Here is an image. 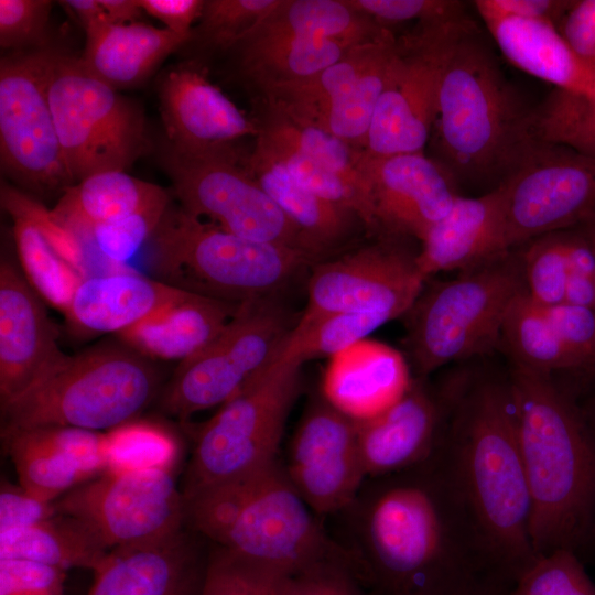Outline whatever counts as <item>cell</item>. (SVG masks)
<instances>
[{
  "instance_id": "1",
  "label": "cell",
  "mask_w": 595,
  "mask_h": 595,
  "mask_svg": "<svg viewBox=\"0 0 595 595\" xmlns=\"http://www.w3.org/2000/svg\"><path fill=\"white\" fill-rule=\"evenodd\" d=\"M342 512L350 519L344 549L355 574L378 595H454L504 582L485 562L431 459L366 479Z\"/></svg>"
},
{
  "instance_id": "2",
  "label": "cell",
  "mask_w": 595,
  "mask_h": 595,
  "mask_svg": "<svg viewBox=\"0 0 595 595\" xmlns=\"http://www.w3.org/2000/svg\"><path fill=\"white\" fill-rule=\"evenodd\" d=\"M431 462L490 571L512 585L538 556L509 378L459 371Z\"/></svg>"
},
{
  "instance_id": "3",
  "label": "cell",
  "mask_w": 595,
  "mask_h": 595,
  "mask_svg": "<svg viewBox=\"0 0 595 595\" xmlns=\"http://www.w3.org/2000/svg\"><path fill=\"white\" fill-rule=\"evenodd\" d=\"M533 109L502 74L472 21L457 35L442 71L430 139L432 158L458 185L489 191L510 177L539 145Z\"/></svg>"
},
{
  "instance_id": "4",
  "label": "cell",
  "mask_w": 595,
  "mask_h": 595,
  "mask_svg": "<svg viewBox=\"0 0 595 595\" xmlns=\"http://www.w3.org/2000/svg\"><path fill=\"white\" fill-rule=\"evenodd\" d=\"M531 501L537 555L575 548L595 518V434L554 378L508 375Z\"/></svg>"
},
{
  "instance_id": "5",
  "label": "cell",
  "mask_w": 595,
  "mask_h": 595,
  "mask_svg": "<svg viewBox=\"0 0 595 595\" xmlns=\"http://www.w3.org/2000/svg\"><path fill=\"white\" fill-rule=\"evenodd\" d=\"M184 500L190 530L280 575L324 562L354 570L349 553L315 520L279 458Z\"/></svg>"
},
{
  "instance_id": "6",
  "label": "cell",
  "mask_w": 595,
  "mask_h": 595,
  "mask_svg": "<svg viewBox=\"0 0 595 595\" xmlns=\"http://www.w3.org/2000/svg\"><path fill=\"white\" fill-rule=\"evenodd\" d=\"M159 381L154 366L129 346L68 355L1 404L2 434L52 425L108 432L132 421L153 399Z\"/></svg>"
},
{
  "instance_id": "7",
  "label": "cell",
  "mask_w": 595,
  "mask_h": 595,
  "mask_svg": "<svg viewBox=\"0 0 595 595\" xmlns=\"http://www.w3.org/2000/svg\"><path fill=\"white\" fill-rule=\"evenodd\" d=\"M527 291L520 248L445 281L426 280L403 315L404 345L415 376L499 347L504 317Z\"/></svg>"
},
{
  "instance_id": "8",
  "label": "cell",
  "mask_w": 595,
  "mask_h": 595,
  "mask_svg": "<svg viewBox=\"0 0 595 595\" xmlns=\"http://www.w3.org/2000/svg\"><path fill=\"white\" fill-rule=\"evenodd\" d=\"M150 240L149 264L159 280L235 303L274 296L313 261L298 250L239 237L170 206Z\"/></svg>"
},
{
  "instance_id": "9",
  "label": "cell",
  "mask_w": 595,
  "mask_h": 595,
  "mask_svg": "<svg viewBox=\"0 0 595 595\" xmlns=\"http://www.w3.org/2000/svg\"><path fill=\"white\" fill-rule=\"evenodd\" d=\"M302 365L278 354L199 428L184 499L278 458L288 415L300 393Z\"/></svg>"
},
{
  "instance_id": "10",
  "label": "cell",
  "mask_w": 595,
  "mask_h": 595,
  "mask_svg": "<svg viewBox=\"0 0 595 595\" xmlns=\"http://www.w3.org/2000/svg\"><path fill=\"white\" fill-rule=\"evenodd\" d=\"M47 97L74 184L95 173L127 171L145 152L142 111L91 75L79 57L50 50Z\"/></svg>"
},
{
  "instance_id": "11",
  "label": "cell",
  "mask_w": 595,
  "mask_h": 595,
  "mask_svg": "<svg viewBox=\"0 0 595 595\" xmlns=\"http://www.w3.org/2000/svg\"><path fill=\"white\" fill-rule=\"evenodd\" d=\"M295 324L274 296L242 302L207 346L180 363L162 393V410L186 420L221 405L273 363Z\"/></svg>"
},
{
  "instance_id": "12",
  "label": "cell",
  "mask_w": 595,
  "mask_h": 595,
  "mask_svg": "<svg viewBox=\"0 0 595 595\" xmlns=\"http://www.w3.org/2000/svg\"><path fill=\"white\" fill-rule=\"evenodd\" d=\"M161 156L185 213L198 219L208 217L239 237L291 248L314 260L298 229L230 145L194 153L167 145Z\"/></svg>"
},
{
  "instance_id": "13",
  "label": "cell",
  "mask_w": 595,
  "mask_h": 595,
  "mask_svg": "<svg viewBox=\"0 0 595 595\" xmlns=\"http://www.w3.org/2000/svg\"><path fill=\"white\" fill-rule=\"evenodd\" d=\"M473 20L416 23L397 36L365 151L374 158L423 152L436 115L440 79L450 50Z\"/></svg>"
},
{
  "instance_id": "14",
  "label": "cell",
  "mask_w": 595,
  "mask_h": 595,
  "mask_svg": "<svg viewBox=\"0 0 595 595\" xmlns=\"http://www.w3.org/2000/svg\"><path fill=\"white\" fill-rule=\"evenodd\" d=\"M109 549L164 541L186 527L185 500L171 469L105 472L54 501Z\"/></svg>"
},
{
  "instance_id": "15",
  "label": "cell",
  "mask_w": 595,
  "mask_h": 595,
  "mask_svg": "<svg viewBox=\"0 0 595 595\" xmlns=\"http://www.w3.org/2000/svg\"><path fill=\"white\" fill-rule=\"evenodd\" d=\"M50 50L14 52L0 63L2 167L37 193L74 185L63 156L47 97Z\"/></svg>"
},
{
  "instance_id": "16",
  "label": "cell",
  "mask_w": 595,
  "mask_h": 595,
  "mask_svg": "<svg viewBox=\"0 0 595 595\" xmlns=\"http://www.w3.org/2000/svg\"><path fill=\"white\" fill-rule=\"evenodd\" d=\"M504 183L509 250L595 221V156L540 142Z\"/></svg>"
},
{
  "instance_id": "17",
  "label": "cell",
  "mask_w": 595,
  "mask_h": 595,
  "mask_svg": "<svg viewBox=\"0 0 595 595\" xmlns=\"http://www.w3.org/2000/svg\"><path fill=\"white\" fill-rule=\"evenodd\" d=\"M425 281L416 255L392 241L361 247L314 264L306 307L299 320L358 312L392 321L410 310Z\"/></svg>"
},
{
  "instance_id": "18",
  "label": "cell",
  "mask_w": 595,
  "mask_h": 595,
  "mask_svg": "<svg viewBox=\"0 0 595 595\" xmlns=\"http://www.w3.org/2000/svg\"><path fill=\"white\" fill-rule=\"evenodd\" d=\"M283 466L314 513L342 512L353 504L367 479L356 422L321 394L314 398L293 433Z\"/></svg>"
},
{
  "instance_id": "19",
  "label": "cell",
  "mask_w": 595,
  "mask_h": 595,
  "mask_svg": "<svg viewBox=\"0 0 595 595\" xmlns=\"http://www.w3.org/2000/svg\"><path fill=\"white\" fill-rule=\"evenodd\" d=\"M454 396L453 375L439 387L415 377L382 413L356 422L366 478L404 472L429 462L440 447Z\"/></svg>"
},
{
  "instance_id": "20",
  "label": "cell",
  "mask_w": 595,
  "mask_h": 595,
  "mask_svg": "<svg viewBox=\"0 0 595 595\" xmlns=\"http://www.w3.org/2000/svg\"><path fill=\"white\" fill-rule=\"evenodd\" d=\"M365 173L376 230L391 237L422 241L459 195L451 177L424 152L382 158L366 153Z\"/></svg>"
},
{
  "instance_id": "21",
  "label": "cell",
  "mask_w": 595,
  "mask_h": 595,
  "mask_svg": "<svg viewBox=\"0 0 595 595\" xmlns=\"http://www.w3.org/2000/svg\"><path fill=\"white\" fill-rule=\"evenodd\" d=\"M41 296L22 270L7 258L0 263V401L15 398L52 371L68 355Z\"/></svg>"
},
{
  "instance_id": "22",
  "label": "cell",
  "mask_w": 595,
  "mask_h": 595,
  "mask_svg": "<svg viewBox=\"0 0 595 595\" xmlns=\"http://www.w3.org/2000/svg\"><path fill=\"white\" fill-rule=\"evenodd\" d=\"M196 536L184 529L161 542L110 550L88 595H201L209 553Z\"/></svg>"
},
{
  "instance_id": "23",
  "label": "cell",
  "mask_w": 595,
  "mask_h": 595,
  "mask_svg": "<svg viewBox=\"0 0 595 595\" xmlns=\"http://www.w3.org/2000/svg\"><path fill=\"white\" fill-rule=\"evenodd\" d=\"M167 145L194 153L258 134V126L216 85L191 67L170 71L159 87Z\"/></svg>"
},
{
  "instance_id": "24",
  "label": "cell",
  "mask_w": 595,
  "mask_h": 595,
  "mask_svg": "<svg viewBox=\"0 0 595 595\" xmlns=\"http://www.w3.org/2000/svg\"><path fill=\"white\" fill-rule=\"evenodd\" d=\"M421 242L416 263L426 280L443 271L466 272L505 255V183L480 196L458 195Z\"/></svg>"
},
{
  "instance_id": "25",
  "label": "cell",
  "mask_w": 595,
  "mask_h": 595,
  "mask_svg": "<svg viewBox=\"0 0 595 595\" xmlns=\"http://www.w3.org/2000/svg\"><path fill=\"white\" fill-rule=\"evenodd\" d=\"M412 379L399 350L365 338L329 357L321 396L353 421L361 422L396 403Z\"/></svg>"
},
{
  "instance_id": "26",
  "label": "cell",
  "mask_w": 595,
  "mask_h": 595,
  "mask_svg": "<svg viewBox=\"0 0 595 595\" xmlns=\"http://www.w3.org/2000/svg\"><path fill=\"white\" fill-rule=\"evenodd\" d=\"M186 292L123 268L84 278L64 314L80 334L119 335Z\"/></svg>"
},
{
  "instance_id": "27",
  "label": "cell",
  "mask_w": 595,
  "mask_h": 595,
  "mask_svg": "<svg viewBox=\"0 0 595 595\" xmlns=\"http://www.w3.org/2000/svg\"><path fill=\"white\" fill-rule=\"evenodd\" d=\"M241 303L187 291L119 336L147 358L181 363L207 346Z\"/></svg>"
},
{
  "instance_id": "28",
  "label": "cell",
  "mask_w": 595,
  "mask_h": 595,
  "mask_svg": "<svg viewBox=\"0 0 595 595\" xmlns=\"http://www.w3.org/2000/svg\"><path fill=\"white\" fill-rule=\"evenodd\" d=\"M483 22L501 54L517 68L562 91L587 95L593 89L595 69L575 55L552 22L518 17Z\"/></svg>"
},
{
  "instance_id": "29",
  "label": "cell",
  "mask_w": 595,
  "mask_h": 595,
  "mask_svg": "<svg viewBox=\"0 0 595 595\" xmlns=\"http://www.w3.org/2000/svg\"><path fill=\"white\" fill-rule=\"evenodd\" d=\"M79 57L95 77L119 90L142 83L172 52L188 43L190 35L134 22L105 20L85 31Z\"/></svg>"
},
{
  "instance_id": "30",
  "label": "cell",
  "mask_w": 595,
  "mask_h": 595,
  "mask_svg": "<svg viewBox=\"0 0 595 595\" xmlns=\"http://www.w3.org/2000/svg\"><path fill=\"white\" fill-rule=\"evenodd\" d=\"M246 166L298 229L314 260L344 241L354 221L359 220L350 209L300 185L279 161L257 147Z\"/></svg>"
},
{
  "instance_id": "31",
  "label": "cell",
  "mask_w": 595,
  "mask_h": 595,
  "mask_svg": "<svg viewBox=\"0 0 595 595\" xmlns=\"http://www.w3.org/2000/svg\"><path fill=\"white\" fill-rule=\"evenodd\" d=\"M396 39L393 31L387 29L378 37L354 46L316 75L262 91L263 101L296 121L315 126L356 89L364 74L393 46Z\"/></svg>"
},
{
  "instance_id": "32",
  "label": "cell",
  "mask_w": 595,
  "mask_h": 595,
  "mask_svg": "<svg viewBox=\"0 0 595 595\" xmlns=\"http://www.w3.org/2000/svg\"><path fill=\"white\" fill-rule=\"evenodd\" d=\"M354 46L326 39L248 35L234 48L242 75L262 93L316 75Z\"/></svg>"
},
{
  "instance_id": "33",
  "label": "cell",
  "mask_w": 595,
  "mask_h": 595,
  "mask_svg": "<svg viewBox=\"0 0 595 595\" xmlns=\"http://www.w3.org/2000/svg\"><path fill=\"white\" fill-rule=\"evenodd\" d=\"M169 198L160 186L112 170L91 174L69 186L52 217L66 229L83 230L126 217Z\"/></svg>"
},
{
  "instance_id": "34",
  "label": "cell",
  "mask_w": 595,
  "mask_h": 595,
  "mask_svg": "<svg viewBox=\"0 0 595 595\" xmlns=\"http://www.w3.org/2000/svg\"><path fill=\"white\" fill-rule=\"evenodd\" d=\"M109 551L85 523L58 512L33 526L0 532V559L31 560L63 571L94 572Z\"/></svg>"
},
{
  "instance_id": "35",
  "label": "cell",
  "mask_w": 595,
  "mask_h": 595,
  "mask_svg": "<svg viewBox=\"0 0 595 595\" xmlns=\"http://www.w3.org/2000/svg\"><path fill=\"white\" fill-rule=\"evenodd\" d=\"M64 429L52 425L2 434L20 486L47 502L87 482L69 453Z\"/></svg>"
},
{
  "instance_id": "36",
  "label": "cell",
  "mask_w": 595,
  "mask_h": 595,
  "mask_svg": "<svg viewBox=\"0 0 595 595\" xmlns=\"http://www.w3.org/2000/svg\"><path fill=\"white\" fill-rule=\"evenodd\" d=\"M387 29L346 0H281L248 35L326 39L359 45Z\"/></svg>"
},
{
  "instance_id": "37",
  "label": "cell",
  "mask_w": 595,
  "mask_h": 595,
  "mask_svg": "<svg viewBox=\"0 0 595 595\" xmlns=\"http://www.w3.org/2000/svg\"><path fill=\"white\" fill-rule=\"evenodd\" d=\"M1 203L13 218L24 277L43 301L65 313L83 274L58 251L40 223L3 191Z\"/></svg>"
},
{
  "instance_id": "38",
  "label": "cell",
  "mask_w": 595,
  "mask_h": 595,
  "mask_svg": "<svg viewBox=\"0 0 595 595\" xmlns=\"http://www.w3.org/2000/svg\"><path fill=\"white\" fill-rule=\"evenodd\" d=\"M499 347L505 349L511 367L550 376L577 369L555 333L544 307L534 303L527 291L510 304L504 317Z\"/></svg>"
},
{
  "instance_id": "39",
  "label": "cell",
  "mask_w": 595,
  "mask_h": 595,
  "mask_svg": "<svg viewBox=\"0 0 595 595\" xmlns=\"http://www.w3.org/2000/svg\"><path fill=\"white\" fill-rule=\"evenodd\" d=\"M255 121L258 133L306 154L338 174L356 188L371 207L364 149L317 127L296 121L267 102H263Z\"/></svg>"
},
{
  "instance_id": "40",
  "label": "cell",
  "mask_w": 595,
  "mask_h": 595,
  "mask_svg": "<svg viewBox=\"0 0 595 595\" xmlns=\"http://www.w3.org/2000/svg\"><path fill=\"white\" fill-rule=\"evenodd\" d=\"M169 203L170 198H165L134 214L83 230L65 228L79 247L85 278L93 263L94 269H102L104 273L126 268L123 263L151 239Z\"/></svg>"
},
{
  "instance_id": "41",
  "label": "cell",
  "mask_w": 595,
  "mask_h": 595,
  "mask_svg": "<svg viewBox=\"0 0 595 595\" xmlns=\"http://www.w3.org/2000/svg\"><path fill=\"white\" fill-rule=\"evenodd\" d=\"M390 322L380 314L337 312L309 321L298 320L279 356L305 361L332 357L350 345L367 338L375 329Z\"/></svg>"
},
{
  "instance_id": "42",
  "label": "cell",
  "mask_w": 595,
  "mask_h": 595,
  "mask_svg": "<svg viewBox=\"0 0 595 595\" xmlns=\"http://www.w3.org/2000/svg\"><path fill=\"white\" fill-rule=\"evenodd\" d=\"M538 141L595 156V85L589 94L554 89L532 116Z\"/></svg>"
},
{
  "instance_id": "43",
  "label": "cell",
  "mask_w": 595,
  "mask_h": 595,
  "mask_svg": "<svg viewBox=\"0 0 595 595\" xmlns=\"http://www.w3.org/2000/svg\"><path fill=\"white\" fill-rule=\"evenodd\" d=\"M106 434V472L122 473L152 468L171 469L178 445L162 428L130 421Z\"/></svg>"
},
{
  "instance_id": "44",
  "label": "cell",
  "mask_w": 595,
  "mask_h": 595,
  "mask_svg": "<svg viewBox=\"0 0 595 595\" xmlns=\"http://www.w3.org/2000/svg\"><path fill=\"white\" fill-rule=\"evenodd\" d=\"M519 248L529 298L544 309L564 303L569 275L567 230L541 235Z\"/></svg>"
},
{
  "instance_id": "45",
  "label": "cell",
  "mask_w": 595,
  "mask_h": 595,
  "mask_svg": "<svg viewBox=\"0 0 595 595\" xmlns=\"http://www.w3.org/2000/svg\"><path fill=\"white\" fill-rule=\"evenodd\" d=\"M281 0H204L191 41L208 50L234 48ZM190 41V42H191Z\"/></svg>"
},
{
  "instance_id": "46",
  "label": "cell",
  "mask_w": 595,
  "mask_h": 595,
  "mask_svg": "<svg viewBox=\"0 0 595 595\" xmlns=\"http://www.w3.org/2000/svg\"><path fill=\"white\" fill-rule=\"evenodd\" d=\"M508 595H595V584L572 549L538 555Z\"/></svg>"
},
{
  "instance_id": "47",
  "label": "cell",
  "mask_w": 595,
  "mask_h": 595,
  "mask_svg": "<svg viewBox=\"0 0 595 595\" xmlns=\"http://www.w3.org/2000/svg\"><path fill=\"white\" fill-rule=\"evenodd\" d=\"M285 577L215 545L208 555L201 595H282Z\"/></svg>"
},
{
  "instance_id": "48",
  "label": "cell",
  "mask_w": 595,
  "mask_h": 595,
  "mask_svg": "<svg viewBox=\"0 0 595 595\" xmlns=\"http://www.w3.org/2000/svg\"><path fill=\"white\" fill-rule=\"evenodd\" d=\"M355 10L370 17L379 24L415 21L458 20L467 18L465 4L453 0H346Z\"/></svg>"
},
{
  "instance_id": "49",
  "label": "cell",
  "mask_w": 595,
  "mask_h": 595,
  "mask_svg": "<svg viewBox=\"0 0 595 595\" xmlns=\"http://www.w3.org/2000/svg\"><path fill=\"white\" fill-rule=\"evenodd\" d=\"M53 3L50 0H0L1 47L20 52L41 45Z\"/></svg>"
},
{
  "instance_id": "50",
  "label": "cell",
  "mask_w": 595,
  "mask_h": 595,
  "mask_svg": "<svg viewBox=\"0 0 595 595\" xmlns=\"http://www.w3.org/2000/svg\"><path fill=\"white\" fill-rule=\"evenodd\" d=\"M547 315L577 369L595 367V310L562 303Z\"/></svg>"
},
{
  "instance_id": "51",
  "label": "cell",
  "mask_w": 595,
  "mask_h": 595,
  "mask_svg": "<svg viewBox=\"0 0 595 595\" xmlns=\"http://www.w3.org/2000/svg\"><path fill=\"white\" fill-rule=\"evenodd\" d=\"M566 230L569 275L564 303L595 310V242L584 226Z\"/></svg>"
},
{
  "instance_id": "52",
  "label": "cell",
  "mask_w": 595,
  "mask_h": 595,
  "mask_svg": "<svg viewBox=\"0 0 595 595\" xmlns=\"http://www.w3.org/2000/svg\"><path fill=\"white\" fill-rule=\"evenodd\" d=\"M353 569L343 562H324L283 581L282 595H366Z\"/></svg>"
},
{
  "instance_id": "53",
  "label": "cell",
  "mask_w": 595,
  "mask_h": 595,
  "mask_svg": "<svg viewBox=\"0 0 595 595\" xmlns=\"http://www.w3.org/2000/svg\"><path fill=\"white\" fill-rule=\"evenodd\" d=\"M65 572L24 559H0V595H62Z\"/></svg>"
},
{
  "instance_id": "54",
  "label": "cell",
  "mask_w": 595,
  "mask_h": 595,
  "mask_svg": "<svg viewBox=\"0 0 595 595\" xmlns=\"http://www.w3.org/2000/svg\"><path fill=\"white\" fill-rule=\"evenodd\" d=\"M555 26L575 55L595 69V0H570Z\"/></svg>"
},
{
  "instance_id": "55",
  "label": "cell",
  "mask_w": 595,
  "mask_h": 595,
  "mask_svg": "<svg viewBox=\"0 0 595 595\" xmlns=\"http://www.w3.org/2000/svg\"><path fill=\"white\" fill-rule=\"evenodd\" d=\"M54 502L41 500L20 485L2 480L0 489V532L33 526L56 515Z\"/></svg>"
},
{
  "instance_id": "56",
  "label": "cell",
  "mask_w": 595,
  "mask_h": 595,
  "mask_svg": "<svg viewBox=\"0 0 595 595\" xmlns=\"http://www.w3.org/2000/svg\"><path fill=\"white\" fill-rule=\"evenodd\" d=\"M570 0H476L482 20L500 17H518L545 20L554 25L569 6Z\"/></svg>"
},
{
  "instance_id": "57",
  "label": "cell",
  "mask_w": 595,
  "mask_h": 595,
  "mask_svg": "<svg viewBox=\"0 0 595 595\" xmlns=\"http://www.w3.org/2000/svg\"><path fill=\"white\" fill-rule=\"evenodd\" d=\"M143 12L161 21L165 29L192 36L201 18L204 0H138Z\"/></svg>"
},
{
  "instance_id": "58",
  "label": "cell",
  "mask_w": 595,
  "mask_h": 595,
  "mask_svg": "<svg viewBox=\"0 0 595 595\" xmlns=\"http://www.w3.org/2000/svg\"><path fill=\"white\" fill-rule=\"evenodd\" d=\"M73 13L84 28V31L108 20V17L99 0H66L60 1Z\"/></svg>"
},
{
  "instance_id": "59",
  "label": "cell",
  "mask_w": 595,
  "mask_h": 595,
  "mask_svg": "<svg viewBox=\"0 0 595 595\" xmlns=\"http://www.w3.org/2000/svg\"><path fill=\"white\" fill-rule=\"evenodd\" d=\"M108 20L113 24L137 22L143 12L138 0H99Z\"/></svg>"
},
{
  "instance_id": "60",
  "label": "cell",
  "mask_w": 595,
  "mask_h": 595,
  "mask_svg": "<svg viewBox=\"0 0 595 595\" xmlns=\"http://www.w3.org/2000/svg\"><path fill=\"white\" fill-rule=\"evenodd\" d=\"M510 587L497 581H488L454 595H508Z\"/></svg>"
},
{
  "instance_id": "61",
  "label": "cell",
  "mask_w": 595,
  "mask_h": 595,
  "mask_svg": "<svg viewBox=\"0 0 595 595\" xmlns=\"http://www.w3.org/2000/svg\"><path fill=\"white\" fill-rule=\"evenodd\" d=\"M587 423L589 424L593 433L595 434V399L593 400L589 411H588V418Z\"/></svg>"
},
{
  "instance_id": "62",
  "label": "cell",
  "mask_w": 595,
  "mask_h": 595,
  "mask_svg": "<svg viewBox=\"0 0 595 595\" xmlns=\"http://www.w3.org/2000/svg\"><path fill=\"white\" fill-rule=\"evenodd\" d=\"M595 242V221L583 225Z\"/></svg>"
},
{
  "instance_id": "63",
  "label": "cell",
  "mask_w": 595,
  "mask_h": 595,
  "mask_svg": "<svg viewBox=\"0 0 595 595\" xmlns=\"http://www.w3.org/2000/svg\"><path fill=\"white\" fill-rule=\"evenodd\" d=\"M15 595H56V594L43 593V594H15Z\"/></svg>"
}]
</instances>
